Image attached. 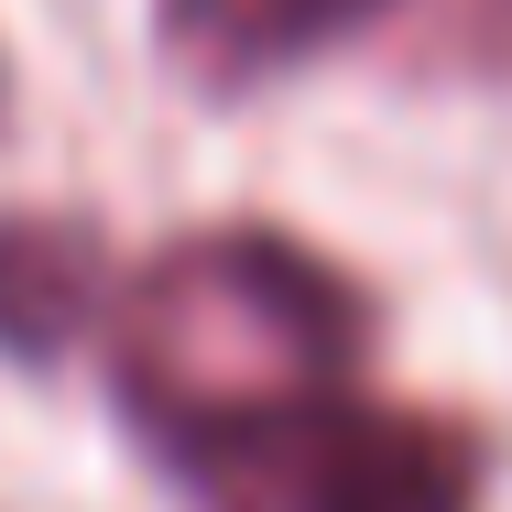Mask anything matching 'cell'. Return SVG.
<instances>
[{"label": "cell", "instance_id": "1", "mask_svg": "<svg viewBox=\"0 0 512 512\" xmlns=\"http://www.w3.org/2000/svg\"><path fill=\"white\" fill-rule=\"evenodd\" d=\"M360 284L316 262L284 229H197L164 262H142L109 316V382L120 414L186 469L207 447L349 393L360 371Z\"/></svg>", "mask_w": 512, "mask_h": 512}, {"label": "cell", "instance_id": "2", "mask_svg": "<svg viewBox=\"0 0 512 512\" xmlns=\"http://www.w3.org/2000/svg\"><path fill=\"white\" fill-rule=\"evenodd\" d=\"M186 480L207 512H480L491 458L458 414L327 393L306 414H273L186 458Z\"/></svg>", "mask_w": 512, "mask_h": 512}, {"label": "cell", "instance_id": "3", "mask_svg": "<svg viewBox=\"0 0 512 512\" xmlns=\"http://www.w3.org/2000/svg\"><path fill=\"white\" fill-rule=\"evenodd\" d=\"M109 306V240L66 207H11L0 218V360L44 371L66 360Z\"/></svg>", "mask_w": 512, "mask_h": 512}, {"label": "cell", "instance_id": "4", "mask_svg": "<svg viewBox=\"0 0 512 512\" xmlns=\"http://www.w3.org/2000/svg\"><path fill=\"white\" fill-rule=\"evenodd\" d=\"M371 11H393V0H164L153 33L197 88H251V77L306 66L316 44L360 33Z\"/></svg>", "mask_w": 512, "mask_h": 512}, {"label": "cell", "instance_id": "5", "mask_svg": "<svg viewBox=\"0 0 512 512\" xmlns=\"http://www.w3.org/2000/svg\"><path fill=\"white\" fill-rule=\"evenodd\" d=\"M425 55L447 77H512V0H447L425 22Z\"/></svg>", "mask_w": 512, "mask_h": 512}, {"label": "cell", "instance_id": "6", "mask_svg": "<svg viewBox=\"0 0 512 512\" xmlns=\"http://www.w3.org/2000/svg\"><path fill=\"white\" fill-rule=\"evenodd\" d=\"M0 109H11V88H0Z\"/></svg>", "mask_w": 512, "mask_h": 512}]
</instances>
